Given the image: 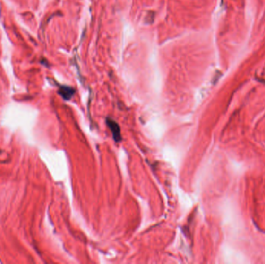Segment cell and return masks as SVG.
Wrapping results in <instances>:
<instances>
[{"label": "cell", "instance_id": "cell-1", "mask_svg": "<svg viewBox=\"0 0 265 264\" xmlns=\"http://www.w3.org/2000/svg\"><path fill=\"white\" fill-rule=\"evenodd\" d=\"M106 122H107L108 126L110 129L111 132L112 133V136H113V139L115 142H120L122 139L121 137V131H120V128L119 126L118 123L116 122L113 120V119H106Z\"/></svg>", "mask_w": 265, "mask_h": 264}, {"label": "cell", "instance_id": "cell-2", "mask_svg": "<svg viewBox=\"0 0 265 264\" xmlns=\"http://www.w3.org/2000/svg\"><path fill=\"white\" fill-rule=\"evenodd\" d=\"M75 93V90L72 89V87H64L61 91V94L63 97L66 99H69Z\"/></svg>", "mask_w": 265, "mask_h": 264}]
</instances>
